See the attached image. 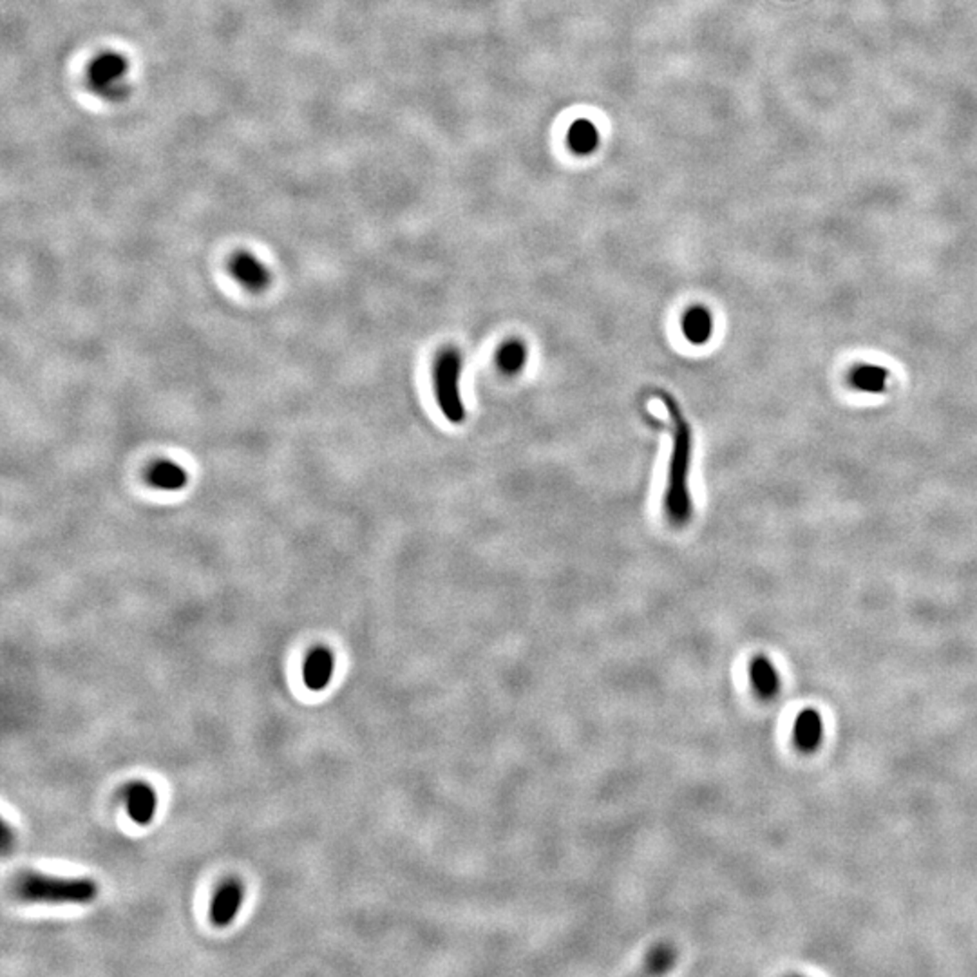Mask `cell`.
<instances>
[{
  "instance_id": "cell-10",
  "label": "cell",
  "mask_w": 977,
  "mask_h": 977,
  "mask_svg": "<svg viewBox=\"0 0 977 977\" xmlns=\"http://www.w3.org/2000/svg\"><path fill=\"white\" fill-rule=\"evenodd\" d=\"M750 680L755 694L769 701L780 692V677L769 657L759 654L750 661Z\"/></svg>"
},
{
  "instance_id": "cell-3",
  "label": "cell",
  "mask_w": 977,
  "mask_h": 977,
  "mask_svg": "<svg viewBox=\"0 0 977 977\" xmlns=\"http://www.w3.org/2000/svg\"><path fill=\"white\" fill-rule=\"evenodd\" d=\"M462 368L464 361L457 348L442 350L433 362L434 397L440 411L453 424H460L465 418V406L460 393Z\"/></svg>"
},
{
  "instance_id": "cell-17",
  "label": "cell",
  "mask_w": 977,
  "mask_h": 977,
  "mask_svg": "<svg viewBox=\"0 0 977 977\" xmlns=\"http://www.w3.org/2000/svg\"><path fill=\"white\" fill-rule=\"evenodd\" d=\"M15 844V833L10 829L8 823H4V833H3V840H0V846H3V853L8 854L10 849L13 847Z\"/></svg>"
},
{
  "instance_id": "cell-8",
  "label": "cell",
  "mask_w": 977,
  "mask_h": 977,
  "mask_svg": "<svg viewBox=\"0 0 977 977\" xmlns=\"http://www.w3.org/2000/svg\"><path fill=\"white\" fill-rule=\"evenodd\" d=\"M230 272L244 288L261 291L270 284V272L266 266L249 252H239L230 261Z\"/></svg>"
},
{
  "instance_id": "cell-13",
  "label": "cell",
  "mask_w": 977,
  "mask_h": 977,
  "mask_svg": "<svg viewBox=\"0 0 977 977\" xmlns=\"http://www.w3.org/2000/svg\"><path fill=\"white\" fill-rule=\"evenodd\" d=\"M568 145L576 155H592L600 145V132L591 120H577L568 131Z\"/></svg>"
},
{
  "instance_id": "cell-1",
  "label": "cell",
  "mask_w": 977,
  "mask_h": 977,
  "mask_svg": "<svg viewBox=\"0 0 977 977\" xmlns=\"http://www.w3.org/2000/svg\"><path fill=\"white\" fill-rule=\"evenodd\" d=\"M664 404L668 406V411L673 420V446H671V457L668 464V480L664 488V516L666 520L675 525L682 527L687 525L692 518V496H690V467H692V453H694V436L692 429L682 417V411L673 402L670 395L663 397Z\"/></svg>"
},
{
  "instance_id": "cell-14",
  "label": "cell",
  "mask_w": 977,
  "mask_h": 977,
  "mask_svg": "<svg viewBox=\"0 0 977 977\" xmlns=\"http://www.w3.org/2000/svg\"><path fill=\"white\" fill-rule=\"evenodd\" d=\"M496 362L505 375H518L520 371H523L527 364V348L523 342H520L518 338L504 342L496 353Z\"/></svg>"
},
{
  "instance_id": "cell-9",
  "label": "cell",
  "mask_w": 977,
  "mask_h": 977,
  "mask_svg": "<svg viewBox=\"0 0 977 977\" xmlns=\"http://www.w3.org/2000/svg\"><path fill=\"white\" fill-rule=\"evenodd\" d=\"M333 670L335 659L328 648L312 650L303 666V679L306 688L312 692H322L333 677Z\"/></svg>"
},
{
  "instance_id": "cell-12",
  "label": "cell",
  "mask_w": 977,
  "mask_h": 977,
  "mask_svg": "<svg viewBox=\"0 0 977 977\" xmlns=\"http://www.w3.org/2000/svg\"><path fill=\"white\" fill-rule=\"evenodd\" d=\"M187 471L172 462H158L149 471V481L160 491H179L187 485Z\"/></svg>"
},
{
  "instance_id": "cell-16",
  "label": "cell",
  "mask_w": 977,
  "mask_h": 977,
  "mask_svg": "<svg viewBox=\"0 0 977 977\" xmlns=\"http://www.w3.org/2000/svg\"><path fill=\"white\" fill-rule=\"evenodd\" d=\"M670 961H671L670 950H655V952H652V956H650V966H652V968H655V965H659V968L664 970V968H666V963H670Z\"/></svg>"
},
{
  "instance_id": "cell-7",
  "label": "cell",
  "mask_w": 977,
  "mask_h": 977,
  "mask_svg": "<svg viewBox=\"0 0 977 977\" xmlns=\"http://www.w3.org/2000/svg\"><path fill=\"white\" fill-rule=\"evenodd\" d=\"M123 800L129 816L139 823H151L156 813V793L149 784L143 782H132L123 790Z\"/></svg>"
},
{
  "instance_id": "cell-4",
  "label": "cell",
  "mask_w": 977,
  "mask_h": 977,
  "mask_svg": "<svg viewBox=\"0 0 977 977\" xmlns=\"http://www.w3.org/2000/svg\"><path fill=\"white\" fill-rule=\"evenodd\" d=\"M129 73L131 66L127 59L115 52H106L94 57L87 68V85L107 102H122L129 96Z\"/></svg>"
},
{
  "instance_id": "cell-2",
  "label": "cell",
  "mask_w": 977,
  "mask_h": 977,
  "mask_svg": "<svg viewBox=\"0 0 977 977\" xmlns=\"http://www.w3.org/2000/svg\"><path fill=\"white\" fill-rule=\"evenodd\" d=\"M13 894L29 903H91L98 886L91 878H60L42 872H22L13 884Z\"/></svg>"
},
{
  "instance_id": "cell-15",
  "label": "cell",
  "mask_w": 977,
  "mask_h": 977,
  "mask_svg": "<svg viewBox=\"0 0 977 977\" xmlns=\"http://www.w3.org/2000/svg\"><path fill=\"white\" fill-rule=\"evenodd\" d=\"M887 371L886 368L862 366L853 373V384L865 391H878L886 385Z\"/></svg>"
},
{
  "instance_id": "cell-5",
  "label": "cell",
  "mask_w": 977,
  "mask_h": 977,
  "mask_svg": "<svg viewBox=\"0 0 977 977\" xmlns=\"http://www.w3.org/2000/svg\"><path fill=\"white\" fill-rule=\"evenodd\" d=\"M241 903H242V887L239 882H235V879H228V882H225L223 886H219V889L216 891L214 898H212V903H210V921L223 928V926H228L239 909H241Z\"/></svg>"
},
{
  "instance_id": "cell-6",
  "label": "cell",
  "mask_w": 977,
  "mask_h": 977,
  "mask_svg": "<svg viewBox=\"0 0 977 977\" xmlns=\"http://www.w3.org/2000/svg\"><path fill=\"white\" fill-rule=\"evenodd\" d=\"M793 741L798 751L814 753L823 741V720L822 715L813 710H802L793 724Z\"/></svg>"
},
{
  "instance_id": "cell-11",
  "label": "cell",
  "mask_w": 977,
  "mask_h": 977,
  "mask_svg": "<svg viewBox=\"0 0 977 977\" xmlns=\"http://www.w3.org/2000/svg\"><path fill=\"white\" fill-rule=\"evenodd\" d=\"M682 333L688 342L703 346L713 335V315L704 306H692L682 317Z\"/></svg>"
}]
</instances>
